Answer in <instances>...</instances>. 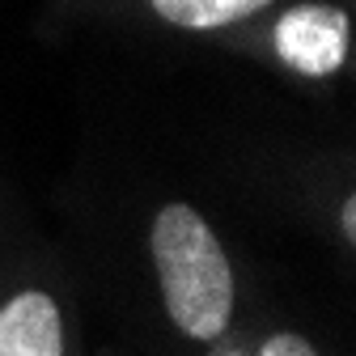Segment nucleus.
I'll list each match as a JSON object with an SVG mask.
<instances>
[{
    "instance_id": "4",
    "label": "nucleus",
    "mask_w": 356,
    "mask_h": 356,
    "mask_svg": "<svg viewBox=\"0 0 356 356\" xmlns=\"http://www.w3.org/2000/svg\"><path fill=\"white\" fill-rule=\"evenodd\" d=\"M149 5L157 17H165L178 30H220V26L263 13L276 0H149Z\"/></svg>"
},
{
    "instance_id": "2",
    "label": "nucleus",
    "mask_w": 356,
    "mask_h": 356,
    "mask_svg": "<svg viewBox=\"0 0 356 356\" xmlns=\"http://www.w3.org/2000/svg\"><path fill=\"white\" fill-rule=\"evenodd\" d=\"M276 56L301 76H335L352 47L348 13L335 5H297L276 22Z\"/></svg>"
},
{
    "instance_id": "5",
    "label": "nucleus",
    "mask_w": 356,
    "mask_h": 356,
    "mask_svg": "<svg viewBox=\"0 0 356 356\" xmlns=\"http://www.w3.org/2000/svg\"><path fill=\"white\" fill-rule=\"evenodd\" d=\"M263 356H318V352H314L309 339H301L293 331H280V335H272L263 343Z\"/></svg>"
},
{
    "instance_id": "6",
    "label": "nucleus",
    "mask_w": 356,
    "mask_h": 356,
    "mask_svg": "<svg viewBox=\"0 0 356 356\" xmlns=\"http://www.w3.org/2000/svg\"><path fill=\"white\" fill-rule=\"evenodd\" d=\"M339 220H343V234H348V238H356V200H352V195L343 200V212H339Z\"/></svg>"
},
{
    "instance_id": "3",
    "label": "nucleus",
    "mask_w": 356,
    "mask_h": 356,
    "mask_svg": "<svg viewBox=\"0 0 356 356\" xmlns=\"http://www.w3.org/2000/svg\"><path fill=\"white\" fill-rule=\"evenodd\" d=\"M0 356H64V323L51 293L26 289L0 309Z\"/></svg>"
},
{
    "instance_id": "1",
    "label": "nucleus",
    "mask_w": 356,
    "mask_h": 356,
    "mask_svg": "<svg viewBox=\"0 0 356 356\" xmlns=\"http://www.w3.org/2000/svg\"><path fill=\"white\" fill-rule=\"evenodd\" d=\"M153 267L174 327L191 339H220L234 314V272L216 234L191 204H165L153 216Z\"/></svg>"
}]
</instances>
